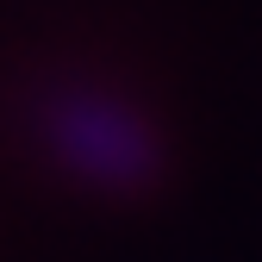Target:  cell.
<instances>
[{
  "label": "cell",
  "instance_id": "1",
  "mask_svg": "<svg viewBox=\"0 0 262 262\" xmlns=\"http://www.w3.org/2000/svg\"><path fill=\"white\" fill-rule=\"evenodd\" d=\"M44 144L75 181L100 193H144L162 169V144L150 119L100 88H62L44 100Z\"/></svg>",
  "mask_w": 262,
  "mask_h": 262
}]
</instances>
